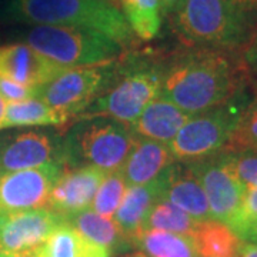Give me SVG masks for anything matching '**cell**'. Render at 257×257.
Segmentation results:
<instances>
[{
	"mask_svg": "<svg viewBox=\"0 0 257 257\" xmlns=\"http://www.w3.org/2000/svg\"><path fill=\"white\" fill-rule=\"evenodd\" d=\"M239 52L186 47L163 67L162 94L189 114H199L246 90Z\"/></svg>",
	"mask_w": 257,
	"mask_h": 257,
	"instance_id": "cell-1",
	"label": "cell"
},
{
	"mask_svg": "<svg viewBox=\"0 0 257 257\" xmlns=\"http://www.w3.org/2000/svg\"><path fill=\"white\" fill-rule=\"evenodd\" d=\"M6 18L35 26H67L99 32L123 49L135 40L121 10L109 0H9Z\"/></svg>",
	"mask_w": 257,
	"mask_h": 257,
	"instance_id": "cell-2",
	"label": "cell"
},
{
	"mask_svg": "<svg viewBox=\"0 0 257 257\" xmlns=\"http://www.w3.org/2000/svg\"><path fill=\"white\" fill-rule=\"evenodd\" d=\"M170 25L186 47L240 52L257 25L226 0H183Z\"/></svg>",
	"mask_w": 257,
	"mask_h": 257,
	"instance_id": "cell-3",
	"label": "cell"
},
{
	"mask_svg": "<svg viewBox=\"0 0 257 257\" xmlns=\"http://www.w3.org/2000/svg\"><path fill=\"white\" fill-rule=\"evenodd\" d=\"M124 123L104 117L79 120L60 139V163L66 169L93 166L104 173L119 172L136 142Z\"/></svg>",
	"mask_w": 257,
	"mask_h": 257,
	"instance_id": "cell-4",
	"label": "cell"
},
{
	"mask_svg": "<svg viewBox=\"0 0 257 257\" xmlns=\"http://www.w3.org/2000/svg\"><path fill=\"white\" fill-rule=\"evenodd\" d=\"M163 66L139 57L117 62V74L110 87L93 101L79 120L104 117L132 124L146 106L162 93Z\"/></svg>",
	"mask_w": 257,
	"mask_h": 257,
	"instance_id": "cell-5",
	"label": "cell"
},
{
	"mask_svg": "<svg viewBox=\"0 0 257 257\" xmlns=\"http://www.w3.org/2000/svg\"><path fill=\"white\" fill-rule=\"evenodd\" d=\"M26 45L63 69L110 63L123 52L117 42L99 32L67 26H35Z\"/></svg>",
	"mask_w": 257,
	"mask_h": 257,
	"instance_id": "cell-6",
	"label": "cell"
},
{
	"mask_svg": "<svg viewBox=\"0 0 257 257\" xmlns=\"http://www.w3.org/2000/svg\"><path fill=\"white\" fill-rule=\"evenodd\" d=\"M246 99L244 90L217 107L192 116L167 145L173 160L190 165L220 155L247 106Z\"/></svg>",
	"mask_w": 257,
	"mask_h": 257,
	"instance_id": "cell-7",
	"label": "cell"
},
{
	"mask_svg": "<svg viewBox=\"0 0 257 257\" xmlns=\"http://www.w3.org/2000/svg\"><path fill=\"white\" fill-rule=\"evenodd\" d=\"M117 60L110 63L64 69L39 89L37 97L60 119L62 126L79 119L114 82Z\"/></svg>",
	"mask_w": 257,
	"mask_h": 257,
	"instance_id": "cell-8",
	"label": "cell"
},
{
	"mask_svg": "<svg viewBox=\"0 0 257 257\" xmlns=\"http://www.w3.org/2000/svg\"><path fill=\"white\" fill-rule=\"evenodd\" d=\"M190 166L206 193L210 219L231 226L246 190L234 173L231 155L220 153Z\"/></svg>",
	"mask_w": 257,
	"mask_h": 257,
	"instance_id": "cell-9",
	"label": "cell"
},
{
	"mask_svg": "<svg viewBox=\"0 0 257 257\" xmlns=\"http://www.w3.org/2000/svg\"><path fill=\"white\" fill-rule=\"evenodd\" d=\"M64 221L50 209L0 210V254L32 257L45 240Z\"/></svg>",
	"mask_w": 257,
	"mask_h": 257,
	"instance_id": "cell-10",
	"label": "cell"
},
{
	"mask_svg": "<svg viewBox=\"0 0 257 257\" xmlns=\"http://www.w3.org/2000/svg\"><path fill=\"white\" fill-rule=\"evenodd\" d=\"M63 166L60 163L0 173V210L43 209Z\"/></svg>",
	"mask_w": 257,
	"mask_h": 257,
	"instance_id": "cell-11",
	"label": "cell"
},
{
	"mask_svg": "<svg viewBox=\"0 0 257 257\" xmlns=\"http://www.w3.org/2000/svg\"><path fill=\"white\" fill-rule=\"evenodd\" d=\"M107 173L93 166L63 167L49 196V209L64 220L92 207V202Z\"/></svg>",
	"mask_w": 257,
	"mask_h": 257,
	"instance_id": "cell-12",
	"label": "cell"
},
{
	"mask_svg": "<svg viewBox=\"0 0 257 257\" xmlns=\"http://www.w3.org/2000/svg\"><path fill=\"white\" fill-rule=\"evenodd\" d=\"M49 163H60V139L53 135L30 130L0 139V173Z\"/></svg>",
	"mask_w": 257,
	"mask_h": 257,
	"instance_id": "cell-13",
	"label": "cell"
},
{
	"mask_svg": "<svg viewBox=\"0 0 257 257\" xmlns=\"http://www.w3.org/2000/svg\"><path fill=\"white\" fill-rule=\"evenodd\" d=\"M157 179L160 183L159 199H165L177 206L196 221L210 220L206 193L192 166L173 162Z\"/></svg>",
	"mask_w": 257,
	"mask_h": 257,
	"instance_id": "cell-14",
	"label": "cell"
},
{
	"mask_svg": "<svg viewBox=\"0 0 257 257\" xmlns=\"http://www.w3.org/2000/svg\"><path fill=\"white\" fill-rule=\"evenodd\" d=\"M64 70L26 43L0 46V77L40 89Z\"/></svg>",
	"mask_w": 257,
	"mask_h": 257,
	"instance_id": "cell-15",
	"label": "cell"
},
{
	"mask_svg": "<svg viewBox=\"0 0 257 257\" xmlns=\"http://www.w3.org/2000/svg\"><path fill=\"white\" fill-rule=\"evenodd\" d=\"M192 114L179 109L162 93L146 106L130 128L136 138L169 145Z\"/></svg>",
	"mask_w": 257,
	"mask_h": 257,
	"instance_id": "cell-16",
	"label": "cell"
},
{
	"mask_svg": "<svg viewBox=\"0 0 257 257\" xmlns=\"http://www.w3.org/2000/svg\"><path fill=\"white\" fill-rule=\"evenodd\" d=\"M173 162L167 145L138 138L119 172L128 186L147 184L156 180Z\"/></svg>",
	"mask_w": 257,
	"mask_h": 257,
	"instance_id": "cell-17",
	"label": "cell"
},
{
	"mask_svg": "<svg viewBox=\"0 0 257 257\" xmlns=\"http://www.w3.org/2000/svg\"><path fill=\"white\" fill-rule=\"evenodd\" d=\"M160 183L159 179L147 184L128 186L123 200L113 214V220L117 224L120 231L130 241L143 229L147 211L159 199Z\"/></svg>",
	"mask_w": 257,
	"mask_h": 257,
	"instance_id": "cell-18",
	"label": "cell"
},
{
	"mask_svg": "<svg viewBox=\"0 0 257 257\" xmlns=\"http://www.w3.org/2000/svg\"><path fill=\"white\" fill-rule=\"evenodd\" d=\"M66 221L86 239L110 251L111 256L119 253L128 254V250L132 248V241L120 231L114 220L103 217L92 209L80 211L66 219Z\"/></svg>",
	"mask_w": 257,
	"mask_h": 257,
	"instance_id": "cell-19",
	"label": "cell"
},
{
	"mask_svg": "<svg viewBox=\"0 0 257 257\" xmlns=\"http://www.w3.org/2000/svg\"><path fill=\"white\" fill-rule=\"evenodd\" d=\"M132 248L127 257H197L190 236L163 230H140L132 239Z\"/></svg>",
	"mask_w": 257,
	"mask_h": 257,
	"instance_id": "cell-20",
	"label": "cell"
},
{
	"mask_svg": "<svg viewBox=\"0 0 257 257\" xmlns=\"http://www.w3.org/2000/svg\"><path fill=\"white\" fill-rule=\"evenodd\" d=\"M32 257H111L110 251L82 236L64 220Z\"/></svg>",
	"mask_w": 257,
	"mask_h": 257,
	"instance_id": "cell-21",
	"label": "cell"
},
{
	"mask_svg": "<svg viewBox=\"0 0 257 257\" xmlns=\"http://www.w3.org/2000/svg\"><path fill=\"white\" fill-rule=\"evenodd\" d=\"M192 240L197 257H237L241 244L234 230L213 219L199 221Z\"/></svg>",
	"mask_w": 257,
	"mask_h": 257,
	"instance_id": "cell-22",
	"label": "cell"
},
{
	"mask_svg": "<svg viewBox=\"0 0 257 257\" xmlns=\"http://www.w3.org/2000/svg\"><path fill=\"white\" fill-rule=\"evenodd\" d=\"M121 13L133 35L142 40H153L162 29V10L159 0H117Z\"/></svg>",
	"mask_w": 257,
	"mask_h": 257,
	"instance_id": "cell-23",
	"label": "cell"
},
{
	"mask_svg": "<svg viewBox=\"0 0 257 257\" xmlns=\"http://www.w3.org/2000/svg\"><path fill=\"white\" fill-rule=\"evenodd\" d=\"M23 126H62V121L39 97L8 103L0 130Z\"/></svg>",
	"mask_w": 257,
	"mask_h": 257,
	"instance_id": "cell-24",
	"label": "cell"
},
{
	"mask_svg": "<svg viewBox=\"0 0 257 257\" xmlns=\"http://www.w3.org/2000/svg\"><path fill=\"white\" fill-rule=\"evenodd\" d=\"M197 224L199 221L194 220L177 206L165 199H157L150 207V210L147 211L142 230H163L192 237Z\"/></svg>",
	"mask_w": 257,
	"mask_h": 257,
	"instance_id": "cell-25",
	"label": "cell"
},
{
	"mask_svg": "<svg viewBox=\"0 0 257 257\" xmlns=\"http://www.w3.org/2000/svg\"><path fill=\"white\" fill-rule=\"evenodd\" d=\"M243 152H257V94L241 111L221 153L237 155Z\"/></svg>",
	"mask_w": 257,
	"mask_h": 257,
	"instance_id": "cell-26",
	"label": "cell"
},
{
	"mask_svg": "<svg viewBox=\"0 0 257 257\" xmlns=\"http://www.w3.org/2000/svg\"><path fill=\"white\" fill-rule=\"evenodd\" d=\"M128 184L120 172L109 173L101 182L100 187L92 202V210L96 211L103 217L110 219L114 211L117 210L120 203L123 200Z\"/></svg>",
	"mask_w": 257,
	"mask_h": 257,
	"instance_id": "cell-27",
	"label": "cell"
},
{
	"mask_svg": "<svg viewBox=\"0 0 257 257\" xmlns=\"http://www.w3.org/2000/svg\"><path fill=\"white\" fill-rule=\"evenodd\" d=\"M233 169L244 189H257V152L231 155Z\"/></svg>",
	"mask_w": 257,
	"mask_h": 257,
	"instance_id": "cell-28",
	"label": "cell"
},
{
	"mask_svg": "<svg viewBox=\"0 0 257 257\" xmlns=\"http://www.w3.org/2000/svg\"><path fill=\"white\" fill-rule=\"evenodd\" d=\"M254 220H257V189H246L241 207L230 227L234 230L239 237H241L244 230Z\"/></svg>",
	"mask_w": 257,
	"mask_h": 257,
	"instance_id": "cell-29",
	"label": "cell"
},
{
	"mask_svg": "<svg viewBox=\"0 0 257 257\" xmlns=\"http://www.w3.org/2000/svg\"><path fill=\"white\" fill-rule=\"evenodd\" d=\"M239 55L241 63L246 69L248 82L251 83L257 90V28L251 33V36L248 37L246 45L241 47Z\"/></svg>",
	"mask_w": 257,
	"mask_h": 257,
	"instance_id": "cell-30",
	"label": "cell"
},
{
	"mask_svg": "<svg viewBox=\"0 0 257 257\" xmlns=\"http://www.w3.org/2000/svg\"><path fill=\"white\" fill-rule=\"evenodd\" d=\"M39 89H33L18 82H13L9 79L0 77V97L6 101H22L37 97Z\"/></svg>",
	"mask_w": 257,
	"mask_h": 257,
	"instance_id": "cell-31",
	"label": "cell"
},
{
	"mask_svg": "<svg viewBox=\"0 0 257 257\" xmlns=\"http://www.w3.org/2000/svg\"><path fill=\"white\" fill-rule=\"evenodd\" d=\"M234 9L257 25V0H226Z\"/></svg>",
	"mask_w": 257,
	"mask_h": 257,
	"instance_id": "cell-32",
	"label": "cell"
},
{
	"mask_svg": "<svg viewBox=\"0 0 257 257\" xmlns=\"http://www.w3.org/2000/svg\"><path fill=\"white\" fill-rule=\"evenodd\" d=\"M237 257H257V244L241 240Z\"/></svg>",
	"mask_w": 257,
	"mask_h": 257,
	"instance_id": "cell-33",
	"label": "cell"
},
{
	"mask_svg": "<svg viewBox=\"0 0 257 257\" xmlns=\"http://www.w3.org/2000/svg\"><path fill=\"white\" fill-rule=\"evenodd\" d=\"M182 2H183V0H159L162 15L170 16V15H172V13L176 10V8H177Z\"/></svg>",
	"mask_w": 257,
	"mask_h": 257,
	"instance_id": "cell-34",
	"label": "cell"
},
{
	"mask_svg": "<svg viewBox=\"0 0 257 257\" xmlns=\"http://www.w3.org/2000/svg\"><path fill=\"white\" fill-rule=\"evenodd\" d=\"M240 239L243 241H250V243H254L257 244V220H254L247 229L244 230V233L241 234Z\"/></svg>",
	"mask_w": 257,
	"mask_h": 257,
	"instance_id": "cell-35",
	"label": "cell"
},
{
	"mask_svg": "<svg viewBox=\"0 0 257 257\" xmlns=\"http://www.w3.org/2000/svg\"><path fill=\"white\" fill-rule=\"evenodd\" d=\"M6 100L0 97V127H2V123H3V119H5V111H6Z\"/></svg>",
	"mask_w": 257,
	"mask_h": 257,
	"instance_id": "cell-36",
	"label": "cell"
},
{
	"mask_svg": "<svg viewBox=\"0 0 257 257\" xmlns=\"http://www.w3.org/2000/svg\"><path fill=\"white\" fill-rule=\"evenodd\" d=\"M0 257H13V256H6V254H0Z\"/></svg>",
	"mask_w": 257,
	"mask_h": 257,
	"instance_id": "cell-37",
	"label": "cell"
},
{
	"mask_svg": "<svg viewBox=\"0 0 257 257\" xmlns=\"http://www.w3.org/2000/svg\"><path fill=\"white\" fill-rule=\"evenodd\" d=\"M109 2H113V3H116V0H109Z\"/></svg>",
	"mask_w": 257,
	"mask_h": 257,
	"instance_id": "cell-38",
	"label": "cell"
}]
</instances>
